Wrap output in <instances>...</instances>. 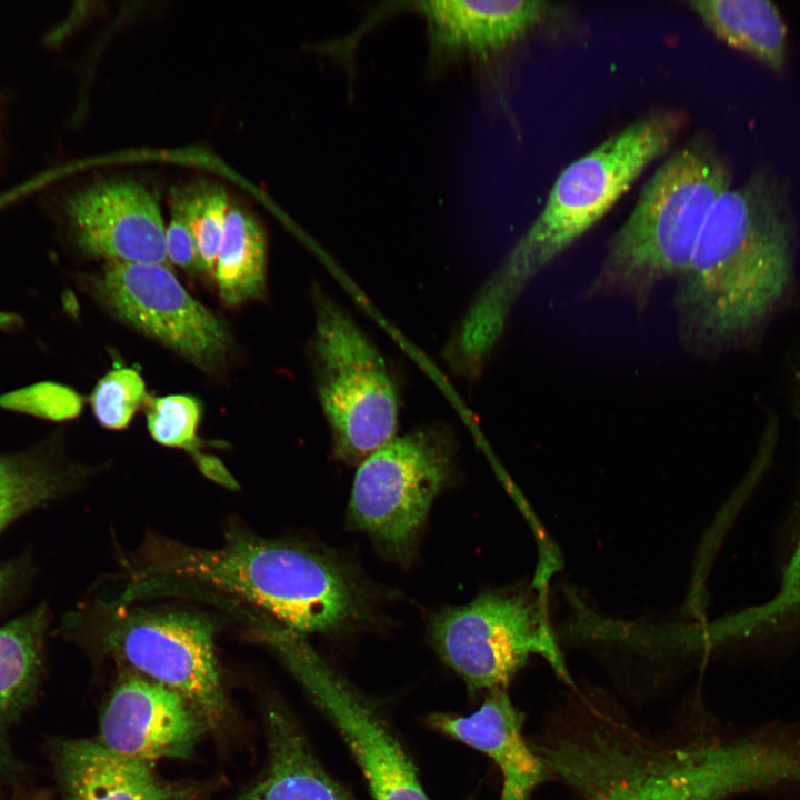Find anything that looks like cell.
<instances>
[{
    "instance_id": "5bb4252c",
    "label": "cell",
    "mask_w": 800,
    "mask_h": 800,
    "mask_svg": "<svg viewBox=\"0 0 800 800\" xmlns=\"http://www.w3.org/2000/svg\"><path fill=\"white\" fill-rule=\"evenodd\" d=\"M53 756L64 800H196L201 791L93 740H62Z\"/></svg>"
},
{
    "instance_id": "3957f363",
    "label": "cell",
    "mask_w": 800,
    "mask_h": 800,
    "mask_svg": "<svg viewBox=\"0 0 800 800\" xmlns=\"http://www.w3.org/2000/svg\"><path fill=\"white\" fill-rule=\"evenodd\" d=\"M730 183V169L710 143L694 141L673 152L611 239L593 291L646 306L659 283L686 272L703 223Z\"/></svg>"
},
{
    "instance_id": "4fadbf2b",
    "label": "cell",
    "mask_w": 800,
    "mask_h": 800,
    "mask_svg": "<svg viewBox=\"0 0 800 800\" xmlns=\"http://www.w3.org/2000/svg\"><path fill=\"white\" fill-rule=\"evenodd\" d=\"M427 24L428 72L487 59L523 39L552 9L546 1L432 0L411 3Z\"/></svg>"
},
{
    "instance_id": "6da1fadb",
    "label": "cell",
    "mask_w": 800,
    "mask_h": 800,
    "mask_svg": "<svg viewBox=\"0 0 800 800\" xmlns=\"http://www.w3.org/2000/svg\"><path fill=\"white\" fill-rule=\"evenodd\" d=\"M794 234L784 188L768 169L716 201L677 279L679 329L688 346L717 351L761 329L791 294Z\"/></svg>"
},
{
    "instance_id": "2e32d148",
    "label": "cell",
    "mask_w": 800,
    "mask_h": 800,
    "mask_svg": "<svg viewBox=\"0 0 800 800\" xmlns=\"http://www.w3.org/2000/svg\"><path fill=\"white\" fill-rule=\"evenodd\" d=\"M268 760L261 774L234 800H354L312 754L290 716L266 710Z\"/></svg>"
},
{
    "instance_id": "7402d4cb",
    "label": "cell",
    "mask_w": 800,
    "mask_h": 800,
    "mask_svg": "<svg viewBox=\"0 0 800 800\" xmlns=\"http://www.w3.org/2000/svg\"><path fill=\"white\" fill-rule=\"evenodd\" d=\"M202 416L200 401L190 394H169L148 398L147 428L152 439L166 447L187 451L202 471L212 454L201 451L198 427Z\"/></svg>"
},
{
    "instance_id": "7a4b0ae2",
    "label": "cell",
    "mask_w": 800,
    "mask_h": 800,
    "mask_svg": "<svg viewBox=\"0 0 800 800\" xmlns=\"http://www.w3.org/2000/svg\"><path fill=\"white\" fill-rule=\"evenodd\" d=\"M137 587L193 586L256 607L299 636L333 633L366 610L353 572L327 552L230 527L213 549L152 542Z\"/></svg>"
},
{
    "instance_id": "8fae6325",
    "label": "cell",
    "mask_w": 800,
    "mask_h": 800,
    "mask_svg": "<svg viewBox=\"0 0 800 800\" xmlns=\"http://www.w3.org/2000/svg\"><path fill=\"white\" fill-rule=\"evenodd\" d=\"M211 729L182 694L124 668L101 712L98 742L132 759H187Z\"/></svg>"
},
{
    "instance_id": "52a82bcc",
    "label": "cell",
    "mask_w": 800,
    "mask_h": 800,
    "mask_svg": "<svg viewBox=\"0 0 800 800\" xmlns=\"http://www.w3.org/2000/svg\"><path fill=\"white\" fill-rule=\"evenodd\" d=\"M431 634L439 656L470 691L506 688L532 654L570 679L543 594L533 599L518 591L487 592L437 614Z\"/></svg>"
},
{
    "instance_id": "9a60e30c",
    "label": "cell",
    "mask_w": 800,
    "mask_h": 800,
    "mask_svg": "<svg viewBox=\"0 0 800 800\" xmlns=\"http://www.w3.org/2000/svg\"><path fill=\"white\" fill-rule=\"evenodd\" d=\"M429 722L496 762L502 773L499 800H528L549 773L541 756L522 737L523 714L512 704L504 688L491 690L470 716L434 713Z\"/></svg>"
},
{
    "instance_id": "cb8c5ba5",
    "label": "cell",
    "mask_w": 800,
    "mask_h": 800,
    "mask_svg": "<svg viewBox=\"0 0 800 800\" xmlns=\"http://www.w3.org/2000/svg\"><path fill=\"white\" fill-rule=\"evenodd\" d=\"M188 213L197 244L201 272L213 276L230 202L217 186L184 189Z\"/></svg>"
},
{
    "instance_id": "5b68a950",
    "label": "cell",
    "mask_w": 800,
    "mask_h": 800,
    "mask_svg": "<svg viewBox=\"0 0 800 800\" xmlns=\"http://www.w3.org/2000/svg\"><path fill=\"white\" fill-rule=\"evenodd\" d=\"M314 313L311 364L332 448L360 464L396 437L397 389L380 351L341 304L319 290Z\"/></svg>"
},
{
    "instance_id": "30bf717a",
    "label": "cell",
    "mask_w": 800,
    "mask_h": 800,
    "mask_svg": "<svg viewBox=\"0 0 800 800\" xmlns=\"http://www.w3.org/2000/svg\"><path fill=\"white\" fill-rule=\"evenodd\" d=\"M360 766L374 800H430L416 769L373 708L303 640L282 628L263 632Z\"/></svg>"
},
{
    "instance_id": "83f0119b",
    "label": "cell",
    "mask_w": 800,
    "mask_h": 800,
    "mask_svg": "<svg viewBox=\"0 0 800 800\" xmlns=\"http://www.w3.org/2000/svg\"><path fill=\"white\" fill-rule=\"evenodd\" d=\"M799 412H800V399H799ZM799 418H800V413H799Z\"/></svg>"
},
{
    "instance_id": "7c38bea8",
    "label": "cell",
    "mask_w": 800,
    "mask_h": 800,
    "mask_svg": "<svg viewBox=\"0 0 800 800\" xmlns=\"http://www.w3.org/2000/svg\"><path fill=\"white\" fill-rule=\"evenodd\" d=\"M70 232L87 256L170 267L159 203L142 183L110 179L74 194L67 204Z\"/></svg>"
},
{
    "instance_id": "44dd1931",
    "label": "cell",
    "mask_w": 800,
    "mask_h": 800,
    "mask_svg": "<svg viewBox=\"0 0 800 800\" xmlns=\"http://www.w3.org/2000/svg\"><path fill=\"white\" fill-rule=\"evenodd\" d=\"M800 618V538L777 593L766 603L731 616L711 631V642L763 634Z\"/></svg>"
},
{
    "instance_id": "d4e9b609",
    "label": "cell",
    "mask_w": 800,
    "mask_h": 800,
    "mask_svg": "<svg viewBox=\"0 0 800 800\" xmlns=\"http://www.w3.org/2000/svg\"><path fill=\"white\" fill-rule=\"evenodd\" d=\"M0 406L10 411L60 422L77 418L82 411L83 400L68 386L44 381L2 394Z\"/></svg>"
},
{
    "instance_id": "ac0fdd59",
    "label": "cell",
    "mask_w": 800,
    "mask_h": 800,
    "mask_svg": "<svg viewBox=\"0 0 800 800\" xmlns=\"http://www.w3.org/2000/svg\"><path fill=\"white\" fill-rule=\"evenodd\" d=\"M82 471L64 461L52 440L0 454V530L22 513L61 497Z\"/></svg>"
},
{
    "instance_id": "ba28073f",
    "label": "cell",
    "mask_w": 800,
    "mask_h": 800,
    "mask_svg": "<svg viewBox=\"0 0 800 800\" xmlns=\"http://www.w3.org/2000/svg\"><path fill=\"white\" fill-rule=\"evenodd\" d=\"M214 633V623L200 613L134 608L114 612L100 643L128 669L187 698L212 729L231 712Z\"/></svg>"
},
{
    "instance_id": "8992f818",
    "label": "cell",
    "mask_w": 800,
    "mask_h": 800,
    "mask_svg": "<svg viewBox=\"0 0 800 800\" xmlns=\"http://www.w3.org/2000/svg\"><path fill=\"white\" fill-rule=\"evenodd\" d=\"M456 456L454 433L443 423L396 436L359 464L350 521L389 553L407 554L432 501L451 480Z\"/></svg>"
},
{
    "instance_id": "603a6c76",
    "label": "cell",
    "mask_w": 800,
    "mask_h": 800,
    "mask_svg": "<svg viewBox=\"0 0 800 800\" xmlns=\"http://www.w3.org/2000/svg\"><path fill=\"white\" fill-rule=\"evenodd\" d=\"M146 383L131 368H114L96 383L89 402L97 421L110 430L129 426L148 400Z\"/></svg>"
},
{
    "instance_id": "d6986e66",
    "label": "cell",
    "mask_w": 800,
    "mask_h": 800,
    "mask_svg": "<svg viewBox=\"0 0 800 800\" xmlns=\"http://www.w3.org/2000/svg\"><path fill=\"white\" fill-rule=\"evenodd\" d=\"M213 278L220 298L230 307L266 297V234L257 219L240 207L229 208Z\"/></svg>"
},
{
    "instance_id": "277c9868",
    "label": "cell",
    "mask_w": 800,
    "mask_h": 800,
    "mask_svg": "<svg viewBox=\"0 0 800 800\" xmlns=\"http://www.w3.org/2000/svg\"><path fill=\"white\" fill-rule=\"evenodd\" d=\"M683 123L677 111L650 113L572 161L554 181L532 226L486 281L517 300L539 271L597 223L670 148Z\"/></svg>"
},
{
    "instance_id": "484cf974",
    "label": "cell",
    "mask_w": 800,
    "mask_h": 800,
    "mask_svg": "<svg viewBox=\"0 0 800 800\" xmlns=\"http://www.w3.org/2000/svg\"><path fill=\"white\" fill-rule=\"evenodd\" d=\"M166 248L171 264H176L189 273L201 272L184 189H174L171 192L170 219L166 227Z\"/></svg>"
},
{
    "instance_id": "ffe728a7",
    "label": "cell",
    "mask_w": 800,
    "mask_h": 800,
    "mask_svg": "<svg viewBox=\"0 0 800 800\" xmlns=\"http://www.w3.org/2000/svg\"><path fill=\"white\" fill-rule=\"evenodd\" d=\"M47 613L39 608L0 628V716L33 693L42 664Z\"/></svg>"
},
{
    "instance_id": "4316f807",
    "label": "cell",
    "mask_w": 800,
    "mask_h": 800,
    "mask_svg": "<svg viewBox=\"0 0 800 800\" xmlns=\"http://www.w3.org/2000/svg\"><path fill=\"white\" fill-rule=\"evenodd\" d=\"M20 573L18 563L0 564V604L16 587Z\"/></svg>"
},
{
    "instance_id": "9c48e42d",
    "label": "cell",
    "mask_w": 800,
    "mask_h": 800,
    "mask_svg": "<svg viewBox=\"0 0 800 800\" xmlns=\"http://www.w3.org/2000/svg\"><path fill=\"white\" fill-rule=\"evenodd\" d=\"M90 288L114 318L197 368L213 371L227 360L229 330L184 289L170 267L106 262L90 277Z\"/></svg>"
},
{
    "instance_id": "e0dca14e",
    "label": "cell",
    "mask_w": 800,
    "mask_h": 800,
    "mask_svg": "<svg viewBox=\"0 0 800 800\" xmlns=\"http://www.w3.org/2000/svg\"><path fill=\"white\" fill-rule=\"evenodd\" d=\"M721 41L781 73L787 29L778 7L767 0H699L688 2Z\"/></svg>"
}]
</instances>
